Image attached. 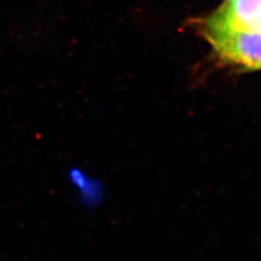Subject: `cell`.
Wrapping results in <instances>:
<instances>
[{
	"label": "cell",
	"instance_id": "obj_2",
	"mask_svg": "<svg viewBox=\"0 0 261 261\" xmlns=\"http://www.w3.org/2000/svg\"><path fill=\"white\" fill-rule=\"evenodd\" d=\"M206 21L232 30L261 34V0H226Z\"/></svg>",
	"mask_w": 261,
	"mask_h": 261
},
{
	"label": "cell",
	"instance_id": "obj_1",
	"mask_svg": "<svg viewBox=\"0 0 261 261\" xmlns=\"http://www.w3.org/2000/svg\"><path fill=\"white\" fill-rule=\"evenodd\" d=\"M203 33L224 61L248 70L261 69L260 33L232 30L206 21Z\"/></svg>",
	"mask_w": 261,
	"mask_h": 261
}]
</instances>
